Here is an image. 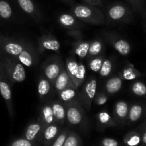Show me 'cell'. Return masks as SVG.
<instances>
[{
  "label": "cell",
  "instance_id": "1",
  "mask_svg": "<svg viewBox=\"0 0 146 146\" xmlns=\"http://www.w3.org/2000/svg\"><path fill=\"white\" fill-rule=\"evenodd\" d=\"M70 13L82 22L93 25L106 24L105 15L95 6L87 4H74L71 6Z\"/></svg>",
  "mask_w": 146,
  "mask_h": 146
},
{
  "label": "cell",
  "instance_id": "2",
  "mask_svg": "<svg viewBox=\"0 0 146 146\" xmlns=\"http://www.w3.org/2000/svg\"><path fill=\"white\" fill-rule=\"evenodd\" d=\"M133 10L122 3H113L105 11L106 24H122L130 22L133 17Z\"/></svg>",
  "mask_w": 146,
  "mask_h": 146
},
{
  "label": "cell",
  "instance_id": "3",
  "mask_svg": "<svg viewBox=\"0 0 146 146\" xmlns=\"http://www.w3.org/2000/svg\"><path fill=\"white\" fill-rule=\"evenodd\" d=\"M3 55V68L7 74L10 84L13 86L16 83L23 82L26 79V71L24 66L16 58L6 54Z\"/></svg>",
  "mask_w": 146,
  "mask_h": 146
},
{
  "label": "cell",
  "instance_id": "4",
  "mask_svg": "<svg viewBox=\"0 0 146 146\" xmlns=\"http://www.w3.org/2000/svg\"><path fill=\"white\" fill-rule=\"evenodd\" d=\"M64 68L72 80L76 88L81 86L86 78V67L82 61L79 62L74 56L66 59Z\"/></svg>",
  "mask_w": 146,
  "mask_h": 146
},
{
  "label": "cell",
  "instance_id": "5",
  "mask_svg": "<svg viewBox=\"0 0 146 146\" xmlns=\"http://www.w3.org/2000/svg\"><path fill=\"white\" fill-rule=\"evenodd\" d=\"M97 80L95 77L92 76L87 79L82 88L78 93V99L84 109L90 111L91 109L92 104L97 94Z\"/></svg>",
  "mask_w": 146,
  "mask_h": 146
},
{
  "label": "cell",
  "instance_id": "6",
  "mask_svg": "<svg viewBox=\"0 0 146 146\" xmlns=\"http://www.w3.org/2000/svg\"><path fill=\"white\" fill-rule=\"evenodd\" d=\"M66 106L67 120L72 125H80L87 121L84 108L77 100L64 104Z\"/></svg>",
  "mask_w": 146,
  "mask_h": 146
},
{
  "label": "cell",
  "instance_id": "7",
  "mask_svg": "<svg viewBox=\"0 0 146 146\" xmlns=\"http://www.w3.org/2000/svg\"><path fill=\"white\" fill-rule=\"evenodd\" d=\"M27 43L21 40L9 38L0 35V47L4 54L17 58L25 48Z\"/></svg>",
  "mask_w": 146,
  "mask_h": 146
},
{
  "label": "cell",
  "instance_id": "8",
  "mask_svg": "<svg viewBox=\"0 0 146 146\" xmlns=\"http://www.w3.org/2000/svg\"><path fill=\"white\" fill-rule=\"evenodd\" d=\"M64 67L60 56L54 55L47 58L42 65L44 76L52 83L58 76L62 69Z\"/></svg>",
  "mask_w": 146,
  "mask_h": 146
},
{
  "label": "cell",
  "instance_id": "9",
  "mask_svg": "<svg viewBox=\"0 0 146 146\" xmlns=\"http://www.w3.org/2000/svg\"><path fill=\"white\" fill-rule=\"evenodd\" d=\"M102 35L106 41L115 48L116 51L120 55L126 56L131 51V46L128 41L122 38L113 31H104Z\"/></svg>",
  "mask_w": 146,
  "mask_h": 146
},
{
  "label": "cell",
  "instance_id": "10",
  "mask_svg": "<svg viewBox=\"0 0 146 146\" xmlns=\"http://www.w3.org/2000/svg\"><path fill=\"white\" fill-rule=\"evenodd\" d=\"M11 85L10 84L7 74L4 68L0 71V94L2 96L10 118L12 119L14 115V106H13L12 95H11Z\"/></svg>",
  "mask_w": 146,
  "mask_h": 146
},
{
  "label": "cell",
  "instance_id": "11",
  "mask_svg": "<svg viewBox=\"0 0 146 146\" xmlns=\"http://www.w3.org/2000/svg\"><path fill=\"white\" fill-rule=\"evenodd\" d=\"M17 59L25 66L31 68L37 65L39 61L38 50L33 44L27 43L25 48L18 56Z\"/></svg>",
  "mask_w": 146,
  "mask_h": 146
},
{
  "label": "cell",
  "instance_id": "12",
  "mask_svg": "<svg viewBox=\"0 0 146 146\" xmlns=\"http://www.w3.org/2000/svg\"><path fill=\"white\" fill-rule=\"evenodd\" d=\"M60 46V43L57 38L50 33L43 34L37 41V50L40 54H43L46 51L59 52Z\"/></svg>",
  "mask_w": 146,
  "mask_h": 146
},
{
  "label": "cell",
  "instance_id": "13",
  "mask_svg": "<svg viewBox=\"0 0 146 146\" xmlns=\"http://www.w3.org/2000/svg\"><path fill=\"white\" fill-rule=\"evenodd\" d=\"M17 5L25 14L29 16L37 22H41L43 17L41 11L32 0H15Z\"/></svg>",
  "mask_w": 146,
  "mask_h": 146
},
{
  "label": "cell",
  "instance_id": "14",
  "mask_svg": "<svg viewBox=\"0 0 146 146\" xmlns=\"http://www.w3.org/2000/svg\"><path fill=\"white\" fill-rule=\"evenodd\" d=\"M52 86L54 88V91L57 93H59L60 91H62L63 89L67 88V87L74 86V84L73 83L72 80L70 78L69 74H67L64 67L62 69L60 74L55 78V80L52 83Z\"/></svg>",
  "mask_w": 146,
  "mask_h": 146
},
{
  "label": "cell",
  "instance_id": "15",
  "mask_svg": "<svg viewBox=\"0 0 146 146\" xmlns=\"http://www.w3.org/2000/svg\"><path fill=\"white\" fill-rule=\"evenodd\" d=\"M58 22L63 28L69 29H80L82 27V21L70 13H63L58 17Z\"/></svg>",
  "mask_w": 146,
  "mask_h": 146
},
{
  "label": "cell",
  "instance_id": "16",
  "mask_svg": "<svg viewBox=\"0 0 146 146\" xmlns=\"http://www.w3.org/2000/svg\"><path fill=\"white\" fill-rule=\"evenodd\" d=\"M38 120L41 121L42 123L45 127L54 123H57L54 118V114H53L51 102L46 103L42 106L41 110H40V118Z\"/></svg>",
  "mask_w": 146,
  "mask_h": 146
},
{
  "label": "cell",
  "instance_id": "17",
  "mask_svg": "<svg viewBox=\"0 0 146 146\" xmlns=\"http://www.w3.org/2000/svg\"><path fill=\"white\" fill-rule=\"evenodd\" d=\"M51 104L56 122L60 124H63L67 119L65 105L60 99L53 101L51 102Z\"/></svg>",
  "mask_w": 146,
  "mask_h": 146
},
{
  "label": "cell",
  "instance_id": "18",
  "mask_svg": "<svg viewBox=\"0 0 146 146\" xmlns=\"http://www.w3.org/2000/svg\"><path fill=\"white\" fill-rule=\"evenodd\" d=\"M52 83L44 76H41L37 83V94L41 101H44L52 91Z\"/></svg>",
  "mask_w": 146,
  "mask_h": 146
},
{
  "label": "cell",
  "instance_id": "19",
  "mask_svg": "<svg viewBox=\"0 0 146 146\" xmlns=\"http://www.w3.org/2000/svg\"><path fill=\"white\" fill-rule=\"evenodd\" d=\"M44 128H45V126L42 123L41 121L38 120L36 122L32 123L28 125L26 129L24 137L28 141H34L40 134L42 133Z\"/></svg>",
  "mask_w": 146,
  "mask_h": 146
},
{
  "label": "cell",
  "instance_id": "20",
  "mask_svg": "<svg viewBox=\"0 0 146 146\" xmlns=\"http://www.w3.org/2000/svg\"><path fill=\"white\" fill-rule=\"evenodd\" d=\"M90 43L91 41H84L83 39L80 41H74L72 44L74 54L77 55L81 61L87 57Z\"/></svg>",
  "mask_w": 146,
  "mask_h": 146
},
{
  "label": "cell",
  "instance_id": "21",
  "mask_svg": "<svg viewBox=\"0 0 146 146\" xmlns=\"http://www.w3.org/2000/svg\"><path fill=\"white\" fill-rule=\"evenodd\" d=\"M128 104L124 101H118L115 105L114 115L116 120L120 122H125L127 120L129 112Z\"/></svg>",
  "mask_w": 146,
  "mask_h": 146
},
{
  "label": "cell",
  "instance_id": "22",
  "mask_svg": "<svg viewBox=\"0 0 146 146\" xmlns=\"http://www.w3.org/2000/svg\"><path fill=\"white\" fill-rule=\"evenodd\" d=\"M146 105L142 104H134L129 108L127 121L129 123H135L140 119L145 111Z\"/></svg>",
  "mask_w": 146,
  "mask_h": 146
},
{
  "label": "cell",
  "instance_id": "23",
  "mask_svg": "<svg viewBox=\"0 0 146 146\" xmlns=\"http://www.w3.org/2000/svg\"><path fill=\"white\" fill-rule=\"evenodd\" d=\"M123 86V78L119 76H113L109 78L104 85V90L110 95L116 94L120 91Z\"/></svg>",
  "mask_w": 146,
  "mask_h": 146
},
{
  "label": "cell",
  "instance_id": "24",
  "mask_svg": "<svg viewBox=\"0 0 146 146\" xmlns=\"http://www.w3.org/2000/svg\"><path fill=\"white\" fill-rule=\"evenodd\" d=\"M103 51H104V43H103V41L100 38L94 39L93 41H91L86 58H87V61H89L94 57L103 54Z\"/></svg>",
  "mask_w": 146,
  "mask_h": 146
},
{
  "label": "cell",
  "instance_id": "25",
  "mask_svg": "<svg viewBox=\"0 0 146 146\" xmlns=\"http://www.w3.org/2000/svg\"><path fill=\"white\" fill-rule=\"evenodd\" d=\"M77 88H76L74 86L67 87L63 89L62 91L57 93L59 99L64 104H67L74 100H77V96L78 97V95H77Z\"/></svg>",
  "mask_w": 146,
  "mask_h": 146
},
{
  "label": "cell",
  "instance_id": "26",
  "mask_svg": "<svg viewBox=\"0 0 146 146\" xmlns=\"http://www.w3.org/2000/svg\"><path fill=\"white\" fill-rule=\"evenodd\" d=\"M120 76L123 80H133L142 76V74L135 68L133 64H128L123 68Z\"/></svg>",
  "mask_w": 146,
  "mask_h": 146
},
{
  "label": "cell",
  "instance_id": "27",
  "mask_svg": "<svg viewBox=\"0 0 146 146\" xmlns=\"http://www.w3.org/2000/svg\"><path fill=\"white\" fill-rule=\"evenodd\" d=\"M58 131L59 128L57 125V123L47 125L45 127L42 133L44 140L45 141H51L57 136Z\"/></svg>",
  "mask_w": 146,
  "mask_h": 146
},
{
  "label": "cell",
  "instance_id": "28",
  "mask_svg": "<svg viewBox=\"0 0 146 146\" xmlns=\"http://www.w3.org/2000/svg\"><path fill=\"white\" fill-rule=\"evenodd\" d=\"M13 11L11 5L6 0H0V18L8 20L12 17Z\"/></svg>",
  "mask_w": 146,
  "mask_h": 146
},
{
  "label": "cell",
  "instance_id": "29",
  "mask_svg": "<svg viewBox=\"0 0 146 146\" xmlns=\"http://www.w3.org/2000/svg\"><path fill=\"white\" fill-rule=\"evenodd\" d=\"M105 56L104 54H102L97 56L94 57L88 61V67L90 70L95 73H99L103 64Z\"/></svg>",
  "mask_w": 146,
  "mask_h": 146
},
{
  "label": "cell",
  "instance_id": "30",
  "mask_svg": "<svg viewBox=\"0 0 146 146\" xmlns=\"http://www.w3.org/2000/svg\"><path fill=\"white\" fill-rule=\"evenodd\" d=\"M133 94L137 96H146V84L142 81H135L130 87Z\"/></svg>",
  "mask_w": 146,
  "mask_h": 146
},
{
  "label": "cell",
  "instance_id": "31",
  "mask_svg": "<svg viewBox=\"0 0 146 146\" xmlns=\"http://www.w3.org/2000/svg\"><path fill=\"white\" fill-rule=\"evenodd\" d=\"M132 7V9L146 17V9L143 0H127Z\"/></svg>",
  "mask_w": 146,
  "mask_h": 146
},
{
  "label": "cell",
  "instance_id": "32",
  "mask_svg": "<svg viewBox=\"0 0 146 146\" xmlns=\"http://www.w3.org/2000/svg\"><path fill=\"white\" fill-rule=\"evenodd\" d=\"M97 121L102 125H115V122L112 119L111 116L109 113L106 111H102L98 113L97 115Z\"/></svg>",
  "mask_w": 146,
  "mask_h": 146
},
{
  "label": "cell",
  "instance_id": "33",
  "mask_svg": "<svg viewBox=\"0 0 146 146\" xmlns=\"http://www.w3.org/2000/svg\"><path fill=\"white\" fill-rule=\"evenodd\" d=\"M113 70V61L110 58H104L103 64L102 65L100 71L99 72L101 77H107L110 74Z\"/></svg>",
  "mask_w": 146,
  "mask_h": 146
},
{
  "label": "cell",
  "instance_id": "34",
  "mask_svg": "<svg viewBox=\"0 0 146 146\" xmlns=\"http://www.w3.org/2000/svg\"><path fill=\"white\" fill-rule=\"evenodd\" d=\"M142 138L137 133L133 132L130 134L125 139L126 143L128 146H136L141 141Z\"/></svg>",
  "mask_w": 146,
  "mask_h": 146
},
{
  "label": "cell",
  "instance_id": "35",
  "mask_svg": "<svg viewBox=\"0 0 146 146\" xmlns=\"http://www.w3.org/2000/svg\"><path fill=\"white\" fill-rule=\"evenodd\" d=\"M107 100H108V97L106 93L99 92L98 94H96L93 102L97 106H102L107 103Z\"/></svg>",
  "mask_w": 146,
  "mask_h": 146
},
{
  "label": "cell",
  "instance_id": "36",
  "mask_svg": "<svg viewBox=\"0 0 146 146\" xmlns=\"http://www.w3.org/2000/svg\"><path fill=\"white\" fill-rule=\"evenodd\" d=\"M79 139L78 137L74 133H72L66 138L63 146H78Z\"/></svg>",
  "mask_w": 146,
  "mask_h": 146
},
{
  "label": "cell",
  "instance_id": "37",
  "mask_svg": "<svg viewBox=\"0 0 146 146\" xmlns=\"http://www.w3.org/2000/svg\"><path fill=\"white\" fill-rule=\"evenodd\" d=\"M67 34L75 41L84 39L82 32L80 29H69L67 31Z\"/></svg>",
  "mask_w": 146,
  "mask_h": 146
},
{
  "label": "cell",
  "instance_id": "38",
  "mask_svg": "<svg viewBox=\"0 0 146 146\" xmlns=\"http://www.w3.org/2000/svg\"><path fill=\"white\" fill-rule=\"evenodd\" d=\"M66 138H67V131H64L57 137V139L54 141L52 146H63Z\"/></svg>",
  "mask_w": 146,
  "mask_h": 146
},
{
  "label": "cell",
  "instance_id": "39",
  "mask_svg": "<svg viewBox=\"0 0 146 146\" xmlns=\"http://www.w3.org/2000/svg\"><path fill=\"white\" fill-rule=\"evenodd\" d=\"M11 146H32L31 141H28L26 138H20L14 141Z\"/></svg>",
  "mask_w": 146,
  "mask_h": 146
},
{
  "label": "cell",
  "instance_id": "40",
  "mask_svg": "<svg viewBox=\"0 0 146 146\" xmlns=\"http://www.w3.org/2000/svg\"><path fill=\"white\" fill-rule=\"evenodd\" d=\"M103 146H117L118 143L117 141L112 138H104L102 141Z\"/></svg>",
  "mask_w": 146,
  "mask_h": 146
},
{
  "label": "cell",
  "instance_id": "41",
  "mask_svg": "<svg viewBox=\"0 0 146 146\" xmlns=\"http://www.w3.org/2000/svg\"><path fill=\"white\" fill-rule=\"evenodd\" d=\"M85 4L95 6L97 7H101L103 6L102 0H83Z\"/></svg>",
  "mask_w": 146,
  "mask_h": 146
},
{
  "label": "cell",
  "instance_id": "42",
  "mask_svg": "<svg viewBox=\"0 0 146 146\" xmlns=\"http://www.w3.org/2000/svg\"><path fill=\"white\" fill-rule=\"evenodd\" d=\"M3 69V55L1 51V47H0V71Z\"/></svg>",
  "mask_w": 146,
  "mask_h": 146
},
{
  "label": "cell",
  "instance_id": "43",
  "mask_svg": "<svg viewBox=\"0 0 146 146\" xmlns=\"http://www.w3.org/2000/svg\"><path fill=\"white\" fill-rule=\"evenodd\" d=\"M61 1H63L64 3H65V4H67V5H70V7H71V6H72L73 4H75L74 0H61Z\"/></svg>",
  "mask_w": 146,
  "mask_h": 146
},
{
  "label": "cell",
  "instance_id": "44",
  "mask_svg": "<svg viewBox=\"0 0 146 146\" xmlns=\"http://www.w3.org/2000/svg\"><path fill=\"white\" fill-rule=\"evenodd\" d=\"M142 141H143V144L146 145V130L145 131V132L143 133V136H142Z\"/></svg>",
  "mask_w": 146,
  "mask_h": 146
},
{
  "label": "cell",
  "instance_id": "45",
  "mask_svg": "<svg viewBox=\"0 0 146 146\" xmlns=\"http://www.w3.org/2000/svg\"><path fill=\"white\" fill-rule=\"evenodd\" d=\"M141 128L143 130H146V122H143V123L141 125Z\"/></svg>",
  "mask_w": 146,
  "mask_h": 146
},
{
  "label": "cell",
  "instance_id": "46",
  "mask_svg": "<svg viewBox=\"0 0 146 146\" xmlns=\"http://www.w3.org/2000/svg\"><path fill=\"white\" fill-rule=\"evenodd\" d=\"M145 33H146V27H145Z\"/></svg>",
  "mask_w": 146,
  "mask_h": 146
},
{
  "label": "cell",
  "instance_id": "47",
  "mask_svg": "<svg viewBox=\"0 0 146 146\" xmlns=\"http://www.w3.org/2000/svg\"><path fill=\"white\" fill-rule=\"evenodd\" d=\"M145 27H146V21H145Z\"/></svg>",
  "mask_w": 146,
  "mask_h": 146
},
{
  "label": "cell",
  "instance_id": "48",
  "mask_svg": "<svg viewBox=\"0 0 146 146\" xmlns=\"http://www.w3.org/2000/svg\"><path fill=\"white\" fill-rule=\"evenodd\" d=\"M144 122H146V118H145V121Z\"/></svg>",
  "mask_w": 146,
  "mask_h": 146
}]
</instances>
